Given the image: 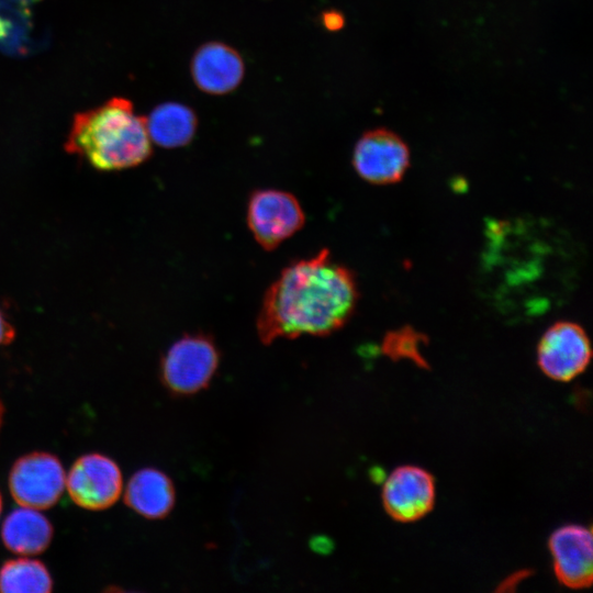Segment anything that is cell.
I'll list each match as a JSON object with an SVG mask.
<instances>
[{
	"label": "cell",
	"mask_w": 593,
	"mask_h": 593,
	"mask_svg": "<svg viewBox=\"0 0 593 593\" xmlns=\"http://www.w3.org/2000/svg\"><path fill=\"white\" fill-rule=\"evenodd\" d=\"M591 357L589 336L574 322L552 324L537 346V363L542 373L555 381L573 380L586 369Z\"/></svg>",
	"instance_id": "6"
},
{
	"label": "cell",
	"mask_w": 593,
	"mask_h": 593,
	"mask_svg": "<svg viewBox=\"0 0 593 593\" xmlns=\"http://www.w3.org/2000/svg\"><path fill=\"white\" fill-rule=\"evenodd\" d=\"M125 504L147 518H161L175 502V491L169 478L154 468L135 472L124 492Z\"/></svg>",
	"instance_id": "13"
},
{
	"label": "cell",
	"mask_w": 593,
	"mask_h": 593,
	"mask_svg": "<svg viewBox=\"0 0 593 593\" xmlns=\"http://www.w3.org/2000/svg\"><path fill=\"white\" fill-rule=\"evenodd\" d=\"M592 532L569 524L555 530L548 541L558 581L573 590L586 589L593 578Z\"/></svg>",
	"instance_id": "10"
},
{
	"label": "cell",
	"mask_w": 593,
	"mask_h": 593,
	"mask_svg": "<svg viewBox=\"0 0 593 593\" xmlns=\"http://www.w3.org/2000/svg\"><path fill=\"white\" fill-rule=\"evenodd\" d=\"M54 535L51 522L38 510L20 506L8 514L1 527L7 549L21 556L42 553Z\"/></svg>",
	"instance_id": "12"
},
{
	"label": "cell",
	"mask_w": 593,
	"mask_h": 593,
	"mask_svg": "<svg viewBox=\"0 0 593 593\" xmlns=\"http://www.w3.org/2000/svg\"><path fill=\"white\" fill-rule=\"evenodd\" d=\"M65 149L101 171L138 166L152 155L146 118L134 112L130 100L112 98L75 114Z\"/></svg>",
	"instance_id": "2"
},
{
	"label": "cell",
	"mask_w": 593,
	"mask_h": 593,
	"mask_svg": "<svg viewBox=\"0 0 593 593\" xmlns=\"http://www.w3.org/2000/svg\"><path fill=\"white\" fill-rule=\"evenodd\" d=\"M1 510H2V500H1V494H0V514H1Z\"/></svg>",
	"instance_id": "21"
},
{
	"label": "cell",
	"mask_w": 593,
	"mask_h": 593,
	"mask_svg": "<svg viewBox=\"0 0 593 593\" xmlns=\"http://www.w3.org/2000/svg\"><path fill=\"white\" fill-rule=\"evenodd\" d=\"M65 488L76 505L90 511L105 510L122 493V472L114 460L104 455H82L66 474Z\"/></svg>",
	"instance_id": "7"
},
{
	"label": "cell",
	"mask_w": 593,
	"mask_h": 593,
	"mask_svg": "<svg viewBox=\"0 0 593 593\" xmlns=\"http://www.w3.org/2000/svg\"><path fill=\"white\" fill-rule=\"evenodd\" d=\"M357 301L354 275L322 249L288 265L270 284L257 317L259 338L270 344L277 338L332 334L347 323Z\"/></svg>",
	"instance_id": "1"
},
{
	"label": "cell",
	"mask_w": 593,
	"mask_h": 593,
	"mask_svg": "<svg viewBox=\"0 0 593 593\" xmlns=\"http://www.w3.org/2000/svg\"><path fill=\"white\" fill-rule=\"evenodd\" d=\"M529 574H530L529 570H521L516 572L515 574H512L500 584L497 591L499 592L513 591L518 585V583H521Z\"/></svg>",
	"instance_id": "19"
},
{
	"label": "cell",
	"mask_w": 593,
	"mask_h": 593,
	"mask_svg": "<svg viewBox=\"0 0 593 593\" xmlns=\"http://www.w3.org/2000/svg\"><path fill=\"white\" fill-rule=\"evenodd\" d=\"M219 363L213 342L200 334L187 335L175 342L161 362L165 384L177 393H192L204 388Z\"/></svg>",
	"instance_id": "5"
},
{
	"label": "cell",
	"mask_w": 593,
	"mask_h": 593,
	"mask_svg": "<svg viewBox=\"0 0 593 593\" xmlns=\"http://www.w3.org/2000/svg\"><path fill=\"white\" fill-rule=\"evenodd\" d=\"M15 337V329L0 309V346L10 344Z\"/></svg>",
	"instance_id": "18"
},
{
	"label": "cell",
	"mask_w": 593,
	"mask_h": 593,
	"mask_svg": "<svg viewBox=\"0 0 593 593\" xmlns=\"http://www.w3.org/2000/svg\"><path fill=\"white\" fill-rule=\"evenodd\" d=\"M2 419H3V405H2V402L0 400V428H1V425H2Z\"/></svg>",
	"instance_id": "20"
},
{
	"label": "cell",
	"mask_w": 593,
	"mask_h": 593,
	"mask_svg": "<svg viewBox=\"0 0 593 593\" xmlns=\"http://www.w3.org/2000/svg\"><path fill=\"white\" fill-rule=\"evenodd\" d=\"M435 499L434 477L417 466L394 469L382 490L385 512L401 523H412L427 515L434 507Z\"/></svg>",
	"instance_id": "9"
},
{
	"label": "cell",
	"mask_w": 593,
	"mask_h": 593,
	"mask_svg": "<svg viewBox=\"0 0 593 593\" xmlns=\"http://www.w3.org/2000/svg\"><path fill=\"white\" fill-rule=\"evenodd\" d=\"M427 343V337L411 326H403L390 331L382 340V353L390 359L398 361L407 359L419 368H428L422 347Z\"/></svg>",
	"instance_id": "16"
},
{
	"label": "cell",
	"mask_w": 593,
	"mask_h": 593,
	"mask_svg": "<svg viewBox=\"0 0 593 593\" xmlns=\"http://www.w3.org/2000/svg\"><path fill=\"white\" fill-rule=\"evenodd\" d=\"M190 71L201 91L217 96L239 86L245 66L236 49L221 42H209L195 51Z\"/></svg>",
	"instance_id": "11"
},
{
	"label": "cell",
	"mask_w": 593,
	"mask_h": 593,
	"mask_svg": "<svg viewBox=\"0 0 593 593\" xmlns=\"http://www.w3.org/2000/svg\"><path fill=\"white\" fill-rule=\"evenodd\" d=\"M322 23L328 31H338L345 24L344 15L337 10H327L322 13Z\"/></svg>",
	"instance_id": "17"
},
{
	"label": "cell",
	"mask_w": 593,
	"mask_h": 593,
	"mask_svg": "<svg viewBox=\"0 0 593 593\" xmlns=\"http://www.w3.org/2000/svg\"><path fill=\"white\" fill-rule=\"evenodd\" d=\"M8 484L13 500L20 506L47 510L61 497L66 473L56 456L34 451L15 460L9 472Z\"/></svg>",
	"instance_id": "3"
},
{
	"label": "cell",
	"mask_w": 593,
	"mask_h": 593,
	"mask_svg": "<svg viewBox=\"0 0 593 593\" xmlns=\"http://www.w3.org/2000/svg\"><path fill=\"white\" fill-rule=\"evenodd\" d=\"M305 222L294 195L276 189L256 190L247 204V224L256 242L273 250L296 233Z\"/></svg>",
	"instance_id": "4"
},
{
	"label": "cell",
	"mask_w": 593,
	"mask_h": 593,
	"mask_svg": "<svg viewBox=\"0 0 593 593\" xmlns=\"http://www.w3.org/2000/svg\"><path fill=\"white\" fill-rule=\"evenodd\" d=\"M150 141L166 147H181L193 138L198 120L195 113L178 102H165L156 107L146 118Z\"/></svg>",
	"instance_id": "14"
},
{
	"label": "cell",
	"mask_w": 593,
	"mask_h": 593,
	"mask_svg": "<svg viewBox=\"0 0 593 593\" xmlns=\"http://www.w3.org/2000/svg\"><path fill=\"white\" fill-rule=\"evenodd\" d=\"M53 579L46 566L27 557L5 561L0 568V592L48 593Z\"/></svg>",
	"instance_id": "15"
},
{
	"label": "cell",
	"mask_w": 593,
	"mask_h": 593,
	"mask_svg": "<svg viewBox=\"0 0 593 593\" xmlns=\"http://www.w3.org/2000/svg\"><path fill=\"white\" fill-rule=\"evenodd\" d=\"M356 172L373 184H390L401 180L410 165V150L394 132L376 128L366 132L353 153Z\"/></svg>",
	"instance_id": "8"
}]
</instances>
